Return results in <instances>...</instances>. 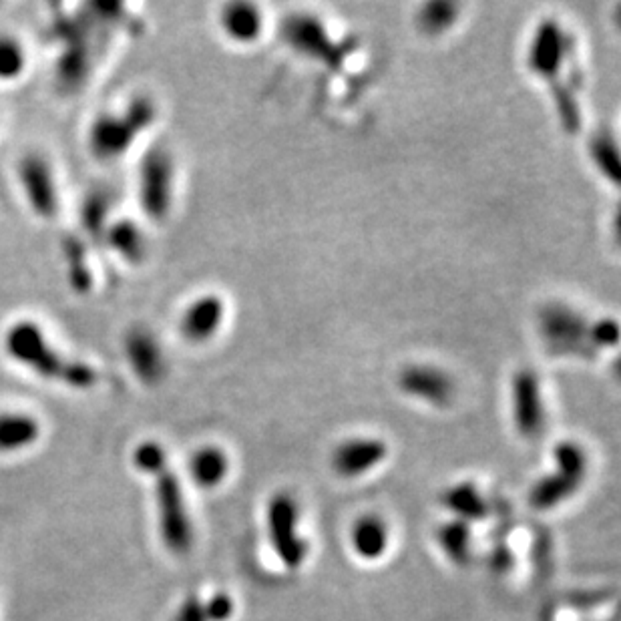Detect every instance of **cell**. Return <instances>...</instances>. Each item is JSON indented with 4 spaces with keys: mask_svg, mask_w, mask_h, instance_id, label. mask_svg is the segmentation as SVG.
I'll return each instance as SVG.
<instances>
[{
    "mask_svg": "<svg viewBox=\"0 0 621 621\" xmlns=\"http://www.w3.org/2000/svg\"><path fill=\"white\" fill-rule=\"evenodd\" d=\"M573 59V39L555 19L541 21L531 37L527 51L529 71L547 83L559 121L565 131L577 133L581 127V109L577 103V85L565 77V67Z\"/></svg>",
    "mask_w": 621,
    "mask_h": 621,
    "instance_id": "1",
    "label": "cell"
},
{
    "mask_svg": "<svg viewBox=\"0 0 621 621\" xmlns=\"http://www.w3.org/2000/svg\"><path fill=\"white\" fill-rule=\"evenodd\" d=\"M5 350L19 364L31 368L35 374L61 382L71 388H91L97 382V370L81 360L67 358L45 336V332L29 322H17L5 334Z\"/></svg>",
    "mask_w": 621,
    "mask_h": 621,
    "instance_id": "2",
    "label": "cell"
},
{
    "mask_svg": "<svg viewBox=\"0 0 621 621\" xmlns=\"http://www.w3.org/2000/svg\"><path fill=\"white\" fill-rule=\"evenodd\" d=\"M157 119V105L151 97L139 95L121 113H105L95 119L89 143L99 159H115L131 149L135 139Z\"/></svg>",
    "mask_w": 621,
    "mask_h": 621,
    "instance_id": "3",
    "label": "cell"
},
{
    "mask_svg": "<svg viewBox=\"0 0 621 621\" xmlns=\"http://www.w3.org/2000/svg\"><path fill=\"white\" fill-rule=\"evenodd\" d=\"M553 459L555 471L543 477L529 495V503L537 511H547L567 501L587 475V455L573 441L559 443L553 451Z\"/></svg>",
    "mask_w": 621,
    "mask_h": 621,
    "instance_id": "4",
    "label": "cell"
},
{
    "mask_svg": "<svg viewBox=\"0 0 621 621\" xmlns=\"http://www.w3.org/2000/svg\"><path fill=\"white\" fill-rule=\"evenodd\" d=\"M151 475L155 477V495L163 541L171 553L185 555L193 545V527L187 507L183 503L179 479L173 471L167 469V465L159 467Z\"/></svg>",
    "mask_w": 621,
    "mask_h": 621,
    "instance_id": "5",
    "label": "cell"
},
{
    "mask_svg": "<svg viewBox=\"0 0 621 621\" xmlns=\"http://www.w3.org/2000/svg\"><path fill=\"white\" fill-rule=\"evenodd\" d=\"M175 163L165 147H153L145 153L139 167V199L147 218L161 222L173 201Z\"/></svg>",
    "mask_w": 621,
    "mask_h": 621,
    "instance_id": "6",
    "label": "cell"
},
{
    "mask_svg": "<svg viewBox=\"0 0 621 621\" xmlns=\"http://www.w3.org/2000/svg\"><path fill=\"white\" fill-rule=\"evenodd\" d=\"M539 326L545 342L557 354L587 356L595 350L591 344V324L565 304H551L543 308Z\"/></svg>",
    "mask_w": 621,
    "mask_h": 621,
    "instance_id": "7",
    "label": "cell"
},
{
    "mask_svg": "<svg viewBox=\"0 0 621 621\" xmlns=\"http://www.w3.org/2000/svg\"><path fill=\"white\" fill-rule=\"evenodd\" d=\"M268 533L272 547L284 567H302L308 555V543L298 533V507L286 493L276 495L268 507Z\"/></svg>",
    "mask_w": 621,
    "mask_h": 621,
    "instance_id": "8",
    "label": "cell"
},
{
    "mask_svg": "<svg viewBox=\"0 0 621 621\" xmlns=\"http://www.w3.org/2000/svg\"><path fill=\"white\" fill-rule=\"evenodd\" d=\"M282 37L300 55L322 61L328 67L340 65L344 57V51L330 37L326 25L314 15H290L282 25Z\"/></svg>",
    "mask_w": 621,
    "mask_h": 621,
    "instance_id": "9",
    "label": "cell"
},
{
    "mask_svg": "<svg viewBox=\"0 0 621 621\" xmlns=\"http://www.w3.org/2000/svg\"><path fill=\"white\" fill-rule=\"evenodd\" d=\"M513 419L523 439H537L545 427V404L541 380L531 368H523L513 376Z\"/></svg>",
    "mask_w": 621,
    "mask_h": 621,
    "instance_id": "10",
    "label": "cell"
},
{
    "mask_svg": "<svg viewBox=\"0 0 621 621\" xmlns=\"http://www.w3.org/2000/svg\"><path fill=\"white\" fill-rule=\"evenodd\" d=\"M400 390L433 406H449L455 400L457 386L449 372L435 364H410L398 376Z\"/></svg>",
    "mask_w": 621,
    "mask_h": 621,
    "instance_id": "11",
    "label": "cell"
},
{
    "mask_svg": "<svg viewBox=\"0 0 621 621\" xmlns=\"http://www.w3.org/2000/svg\"><path fill=\"white\" fill-rule=\"evenodd\" d=\"M19 179L25 195L39 218L57 214V185L49 161L39 153H27L19 163Z\"/></svg>",
    "mask_w": 621,
    "mask_h": 621,
    "instance_id": "12",
    "label": "cell"
},
{
    "mask_svg": "<svg viewBox=\"0 0 621 621\" xmlns=\"http://www.w3.org/2000/svg\"><path fill=\"white\" fill-rule=\"evenodd\" d=\"M224 318H226L224 298L218 294H201L185 306L179 318L181 336L187 342L203 344L220 332Z\"/></svg>",
    "mask_w": 621,
    "mask_h": 621,
    "instance_id": "13",
    "label": "cell"
},
{
    "mask_svg": "<svg viewBox=\"0 0 621 621\" xmlns=\"http://www.w3.org/2000/svg\"><path fill=\"white\" fill-rule=\"evenodd\" d=\"M388 455V447L380 439L356 437L336 447L332 455V467L340 477L356 479L370 473Z\"/></svg>",
    "mask_w": 621,
    "mask_h": 621,
    "instance_id": "14",
    "label": "cell"
},
{
    "mask_svg": "<svg viewBox=\"0 0 621 621\" xmlns=\"http://www.w3.org/2000/svg\"><path fill=\"white\" fill-rule=\"evenodd\" d=\"M125 352L133 372L147 384L157 382L165 374V358L157 338L143 330L135 328L125 338Z\"/></svg>",
    "mask_w": 621,
    "mask_h": 621,
    "instance_id": "15",
    "label": "cell"
},
{
    "mask_svg": "<svg viewBox=\"0 0 621 621\" xmlns=\"http://www.w3.org/2000/svg\"><path fill=\"white\" fill-rule=\"evenodd\" d=\"M220 23L226 37L238 45L256 43L264 31V15L260 7L252 3H232L224 7Z\"/></svg>",
    "mask_w": 621,
    "mask_h": 621,
    "instance_id": "16",
    "label": "cell"
},
{
    "mask_svg": "<svg viewBox=\"0 0 621 621\" xmlns=\"http://www.w3.org/2000/svg\"><path fill=\"white\" fill-rule=\"evenodd\" d=\"M41 435V425L23 412L0 414V453H15L31 447Z\"/></svg>",
    "mask_w": 621,
    "mask_h": 621,
    "instance_id": "17",
    "label": "cell"
},
{
    "mask_svg": "<svg viewBox=\"0 0 621 621\" xmlns=\"http://www.w3.org/2000/svg\"><path fill=\"white\" fill-rule=\"evenodd\" d=\"M189 471H191V477H193L197 487L214 489L226 479V475L230 471V461L222 449L203 447L191 457Z\"/></svg>",
    "mask_w": 621,
    "mask_h": 621,
    "instance_id": "18",
    "label": "cell"
},
{
    "mask_svg": "<svg viewBox=\"0 0 621 621\" xmlns=\"http://www.w3.org/2000/svg\"><path fill=\"white\" fill-rule=\"evenodd\" d=\"M234 609V599L228 593H216L207 601L193 595L181 603L173 621H228Z\"/></svg>",
    "mask_w": 621,
    "mask_h": 621,
    "instance_id": "19",
    "label": "cell"
},
{
    "mask_svg": "<svg viewBox=\"0 0 621 621\" xmlns=\"http://www.w3.org/2000/svg\"><path fill=\"white\" fill-rule=\"evenodd\" d=\"M443 505L457 515V519L469 521H483L489 515V503L471 483H457L443 493Z\"/></svg>",
    "mask_w": 621,
    "mask_h": 621,
    "instance_id": "20",
    "label": "cell"
},
{
    "mask_svg": "<svg viewBox=\"0 0 621 621\" xmlns=\"http://www.w3.org/2000/svg\"><path fill=\"white\" fill-rule=\"evenodd\" d=\"M107 244L127 262L141 264L147 256V238L139 226L131 220H121L105 230Z\"/></svg>",
    "mask_w": 621,
    "mask_h": 621,
    "instance_id": "21",
    "label": "cell"
},
{
    "mask_svg": "<svg viewBox=\"0 0 621 621\" xmlns=\"http://www.w3.org/2000/svg\"><path fill=\"white\" fill-rule=\"evenodd\" d=\"M352 545L362 559L374 561L382 557L388 547L386 523L374 515L358 519L352 529Z\"/></svg>",
    "mask_w": 621,
    "mask_h": 621,
    "instance_id": "22",
    "label": "cell"
},
{
    "mask_svg": "<svg viewBox=\"0 0 621 621\" xmlns=\"http://www.w3.org/2000/svg\"><path fill=\"white\" fill-rule=\"evenodd\" d=\"M437 539L445 555L459 567L469 565L471 561V529L469 523L455 519L439 527Z\"/></svg>",
    "mask_w": 621,
    "mask_h": 621,
    "instance_id": "23",
    "label": "cell"
},
{
    "mask_svg": "<svg viewBox=\"0 0 621 621\" xmlns=\"http://www.w3.org/2000/svg\"><path fill=\"white\" fill-rule=\"evenodd\" d=\"M459 21V5L451 0H433V3L423 5L417 15L419 29L431 37L443 35L455 27Z\"/></svg>",
    "mask_w": 621,
    "mask_h": 621,
    "instance_id": "24",
    "label": "cell"
},
{
    "mask_svg": "<svg viewBox=\"0 0 621 621\" xmlns=\"http://www.w3.org/2000/svg\"><path fill=\"white\" fill-rule=\"evenodd\" d=\"M591 157L609 181H619V149L615 137L607 129L595 133L591 139Z\"/></svg>",
    "mask_w": 621,
    "mask_h": 621,
    "instance_id": "25",
    "label": "cell"
},
{
    "mask_svg": "<svg viewBox=\"0 0 621 621\" xmlns=\"http://www.w3.org/2000/svg\"><path fill=\"white\" fill-rule=\"evenodd\" d=\"M27 55L13 37H0V79H15L25 71Z\"/></svg>",
    "mask_w": 621,
    "mask_h": 621,
    "instance_id": "26",
    "label": "cell"
},
{
    "mask_svg": "<svg viewBox=\"0 0 621 621\" xmlns=\"http://www.w3.org/2000/svg\"><path fill=\"white\" fill-rule=\"evenodd\" d=\"M109 210V199L105 195H91L85 203L83 222L89 234L105 232V216Z\"/></svg>",
    "mask_w": 621,
    "mask_h": 621,
    "instance_id": "27",
    "label": "cell"
},
{
    "mask_svg": "<svg viewBox=\"0 0 621 621\" xmlns=\"http://www.w3.org/2000/svg\"><path fill=\"white\" fill-rule=\"evenodd\" d=\"M133 461H135V467L147 475H151L153 471H157L159 467L167 465V457H165V451L161 445L153 443V441H147L143 445H139L135 449V455H133Z\"/></svg>",
    "mask_w": 621,
    "mask_h": 621,
    "instance_id": "28",
    "label": "cell"
},
{
    "mask_svg": "<svg viewBox=\"0 0 621 621\" xmlns=\"http://www.w3.org/2000/svg\"><path fill=\"white\" fill-rule=\"evenodd\" d=\"M67 260H69V274H71V282L79 292H85L91 286V274H89V266L85 262V254L77 244H71V248L67 250Z\"/></svg>",
    "mask_w": 621,
    "mask_h": 621,
    "instance_id": "29",
    "label": "cell"
},
{
    "mask_svg": "<svg viewBox=\"0 0 621 621\" xmlns=\"http://www.w3.org/2000/svg\"><path fill=\"white\" fill-rule=\"evenodd\" d=\"M619 338V326L615 320L603 318L591 324V344L593 348H609L615 346Z\"/></svg>",
    "mask_w": 621,
    "mask_h": 621,
    "instance_id": "30",
    "label": "cell"
},
{
    "mask_svg": "<svg viewBox=\"0 0 621 621\" xmlns=\"http://www.w3.org/2000/svg\"><path fill=\"white\" fill-rule=\"evenodd\" d=\"M489 563H491V569H495L497 573H507L513 567V553H511V549L505 547V545L493 547Z\"/></svg>",
    "mask_w": 621,
    "mask_h": 621,
    "instance_id": "31",
    "label": "cell"
}]
</instances>
